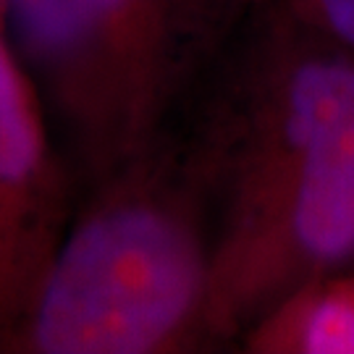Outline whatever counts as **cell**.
Returning a JSON list of instances; mask_svg holds the SVG:
<instances>
[{"label":"cell","mask_w":354,"mask_h":354,"mask_svg":"<svg viewBox=\"0 0 354 354\" xmlns=\"http://www.w3.org/2000/svg\"><path fill=\"white\" fill-rule=\"evenodd\" d=\"M273 0H0V29L84 187L174 134Z\"/></svg>","instance_id":"obj_3"},{"label":"cell","mask_w":354,"mask_h":354,"mask_svg":"<svg viewBox=\"0 0 354 354\" xmlns=\"http://www.w3.org/2000/svg\"><path fill=\"white\" fill-rule=\"evenodd\" d=\"M244 339L257 352L354 354V273L310 281Z\"/></svg>","instance_id":"obj_5"},{"label":"cell","mask_w":354,"mask_h":354,"mask_svg":"<svg viewBox=\"0 0 354 354\" xmlns=\"http://www.w3.org/2000/svg\"><path fill=\"white\" fill-rule=\"evenodd\" d=\"M320 35L354 55V0H286Z\"/></svg>","instance_id":"obj_6"},{"label":"cell","mask_w":354,"mask_h":354,"mask_svg":"<svg viewBox=\"0 0 354 354\" xmlns=\"http://www.w3.org/2000/svg\"><path fill=\"white\" fill-rule=\"evenodd\" d=\"M213 228L178 129L87 187L11 352L210 346Z\"/></svg>","instance_id":"obj_2"},{"label":"cell","mask_w":354,"mask_h":354,"mask_svg":"<svg viewBox=\"0 0 354 354\" xmlns=\"http://www.w3.org/2000/svg\"><path fill=\"white\" fill-rule=\"evenodd\" d=\"M71 165L0 29V352H11L74 215Z\"/></svg>","instance_id":"obj_4"},{"label":"cell","mask_w":354,"mask_h":354,"mask_svg":"<svg viewBox=\"0 0 354 354\" xmlns=\"http://www.w3.org/2000/svg\"><path fill=\"white\" fill-rule=\"evenodd\" d=\"M176 129L210 207L218 346L354 260V55L273 0Z\"/></svg>","instance_id":"obj_1"}]
</instances>
